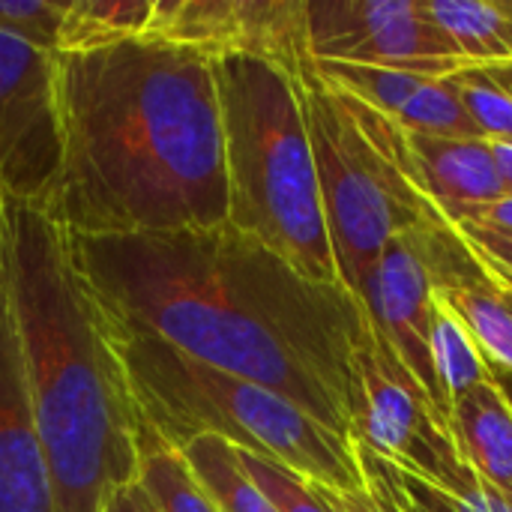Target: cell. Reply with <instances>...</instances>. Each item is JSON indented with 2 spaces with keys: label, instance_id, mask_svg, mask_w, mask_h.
<instances>
[{
  "label": "cell",
  "instance_id": "cell-1",
  "mask_svg": "<svg viewBox=\"0 0 512 512\" xmlns=\"http://www.w3.org/2000/svg\"><path fill=\"white\" fill-rule=\"evenodd\" d=\"M66 243L108 324L261 384L357 441V348L369 318L345 285L303 276L231 222L108 237L66 231Z\"/></svg>",
  "mask_w": 512,
  "mask_h": 512
},
{
  "label": "cell",
  "instance_id": "cell-2",
  "mask_svg": "<svg viewBox=\"0 0 512 512\" xmlns=\"http://www.w3.org/2000/svg\"><path fill=\"white\" fill-rule=\"evenodd\" d=\"M60 186L45 210L69 234H144L228 222L213 60L156 36L54 54Z\"/></svg>",
  "mask_w": 512,
  "mask_h": 512
},
{
  "label": "cell",
  "instance_id": "cell-3",
  "mask_svg": "<svg viewBox=\"0 0 512 512\" xmlns=\"http://www.w3.org/2000/svg\"><path fill=\"white\" fill-rule=\"evenodd\" d=\"M0 270L54 510L99 512L117 489L138 480L147 426L105 315L72 264L66 231L45 210L0 201Z\"/></svg>",
  "mask_w": 512,
  "mask_h": 512
},
{
  "label": "cell",
  "instance_id": "cell-4",
  "mask_svg": "<svg viewBox=\"0 0 512 512\" xmlns=\"http://www.w3.org/2000/svg\"><path fill=\"white\" fill-rule=\"evenodd\" d=\"M228 171V222L315 282L342 285L291 69L264 57L213 60Z\"/></svg>",
  "mask_w": 512,
  "mask_h": 512
},
{
  "label": "cell",
  "instance_id": "cell-5",
  "mask_svg": "<svg viewBox=\"0 0 512 512\" xmlns=\"http://www.w3.org/2000/svg\"><path fill=\"white\" fill-rule=\"evenodd\" d=\"M108 324V321H105ZM144 423L174 450L201 435L288 465L336 492H363L354 444L273 390L219 372L168 342L108 324Z\"/></svg>",
  "mask_w": 512,
  "mask_h": 512
},
{
  "label": "cell",
  "instance_id": "cell-6",
  "mask_svg": "<svg viewBox=\"0 0 512 512\" xmlns=\"http://www.w3.org/2000/svg\"><path fill=\"white\" fill-rule=\"evenodd\" d=\"M303 105L339 282L357 297L384 246L447 216L420 183L408 132L336 87L309 54L291 66Z\"/></svg>",
  "mask_w": 512,
  "mask_h": 512
},
{
  "label": "cell",
  "instance_id": "cell-7",
  "mask_svg": "<svg viewBox=\"0 0 512 512\" xmlns=\"http://www.w3.org/2000/svg\"><path fill=\"white\" fill-rule=\"evenodd\" d=\"M357 375L363 390L357 441L441 492H459L474 471L459 456L450 426L429 393L372 327L357 348Z\"/></svg>",
  "mask_w": 512,
  "mask_h": 512
},
{
  "label": "cell",
  "instance_id": "cell-8",
  "mask_svg": "<svg viewBox=\"0 0 512 512\" xmlns=\"http://www.w3.org/2000/svg\"><path fill=\"white\" fill-rule=\"evenodd\" d=\"M63 165L57 63L0 33V201L48 210Z\"/></svg>",
  "mask_w": 512,
  "mask_h": 512
},
{
  "label": "cell",
  "instance_id": "cell-9",
  "mask_svg": "<svg viewBox=\"0 0 512 512\" xmlns=\"http://www.w3.org/2000/svg\"><path fill=\"white\" fill-rule=\"evenodd\" d=\"M312 60L366 63L447 78L471 63L426 15L423 0H312L306 3Z\"/></svg>",
  "mask_w": 512,
  "mask_h": 512
},
{
  "label": "cell",
  "instance_id": "cell-10",
  "mask_svg": "<svg viewBox=\"0 0 512 512\" xmlns=\"http://www.w3.org/2000/svg\"><path fill=\"white\" fill-rule=\"evenodd\" d=\"M144 36L195 48L210 60L243 54L285 69L309 54L303 0H156Z\"/></svg>",
  "mask_w": 512,
  "mask_h": 512
},
{
  "label": "cell",
  "instance_id": "cell-11",
  "mask_svg": "<svg viewBox=\"0 0 512 512\" xmlns=\"http://www.w3.org/2000/svg\"><path fill=\"white\" fill-rule=\"evenodd\" d=\"M357 300L366 309L369 327L387 342V348L402 360V366L420 381L444 420H450V405L444 399L435 363H432V312L435 285L432 267L423 243V231L402 234L390 240L366 273ZM450 426V423H447Z\"/></svg>",
  "mask_w": 512,
  "mask_h": 512
},
{
  "label": "cell",
  "instance_id": "cell-12",
  "mask_svg": "<svg viewBox=\"0 0 512 512\" xmlns=\"http://www.w3.org/2000/svg\"><path fill=\"white\" fill-rule=\"evenodd\" d=\"M0 512H57L12 300L0 270Z\"/></svg>",
  "mask_w": 512,
  "mask_h": 512
},
{
  "label": "cell",
  "instance_id": "cell-13",
  "mask_svg": "<svg viewBox=\"0 0 512 512\" xmlns=\"http://www.w3.org/2000/svg\"><path fill=\"white\" fill-rule=\"evenodd\" d=\"M408 141L417 159L420 183L447 222H456L468 207L492 204L507 195L486 138H432L408 132Z\"/></svg>",
  "mask_w": 512,
  "mask_h": 512
},
{
  "label": "cell",
  "instance_id": "cell-14",
  "mask_svg": "<svg viewBox=\"0 0 512 512\" xmlns=\"http://www.w3.org/2000/svg\"><path fill=\"white\" fill-rule=\"evenodd\" d=\"M450 435L477 480L512 504V411L492 381L450 405Z\"/></svg>",
  "mask_w": 512,
  "mask_h": 512
},
{
  "label": "cell",
  "instance_id": "cell-15",
  "mask_svg": "<svg viewBox=\"0 0 512 512\" xmlns=\"http://www.w3.org/2000/svg\"><path fill=\"white\" fill-rule=\"evenodd\" d=\"M423 9L465 63H512V0H423Z\"/></svg>",
  "mask_w": 512,
  "mask_h": 512
},
{
  "label": "cell",
  "instance_id": "cell-16",
  "mask_svg": "<svg viewBox=\"0 0 512 512\" xmlns=\"http://www.w3.org/2000/svg\"><path fill=\"white\" fill-rule=\"evenodd\" d=\"M153 18V0H66L57 54L99 51L144 36Z\"/></svg>",
  "mask_w": 512,
  "mask_h": 512
},
{
  "label": "cell",
  "instance_id": "cell-17",
  "mask_svg": "<svg viewBox=\"0 0 512 512\" xmlns=\"http://www.w3.org/2000/svg\"><path fill=\"white\" fill-rule=\"evenodd\" d=\"M180 453L216 501L219 512H279L240 465L234 444L213 435H201L180 447Z\"/></svg>",
  "mask_w": 512,
  "mask_h": 512
},
{
  "label": "cell",
  "instance_id": "cell-18",
  "mask_svg": "<svg viewBox=\"0 0 512 512\" xmlns=\"http://www.w3.org/2000/svg\"><path fill=\"white\" fill-rule=\"evenodd\" d=\"M138 483L159 512H219L210 492L192 474L183 453L165 444L150 426H144L141 432Z\"/></svg>",
  "mask_w": 512,
  "mask_h": 512
},
{
  "label": "cell",
  "instance_id": "cell-19",
  "mask_svg": "<svg viewBox=\"0 0 512 512\" xmlns=\"http://www.w3.org/2000/svg\"><path fill=\"white\" fill-rule=\"evenodd\" d=\"M432 363H435L447 405H453L459 396H465L477 384L489 381V369L474 336L438 297H435V312H432Z\"/></svg>",
  "mask_w": 512,
  "mask_h": 512
},
{
  "label": "cell",
  "instance_id": "cell-20",
  "mask_svg": "<svg viewBox=\"0 0 512 512\" xmlns=\"http://www.w3.org/2000/svg\"><path fill=\"white\" fill-rule=\"evenodd\" d=\"M396 123L411 135L432 138H483L480 126L468 114L453 75L429 78L396 114Z\"/></svg>",
  "mask_w": 512,
  "mask_h": 512
},
{
  "label": "cell",
  "instance_id": "cell-21",
  "mask_svg": "<svg viewBox=\"0 0 512 512\" xmlns=\"http://www.w3.org/2000/svg\"><path fill=\"white\" fill-rule=\"evenodd\" d=\"M324 78H330L345 93L357 96L360 102L378 108L381 114L393 117L405 108V102L429 81V75L366 66V63H336V60H315Z\"/></svg>",
  "mask_w": 512,
  "mask_h": 512
},
{
  "label": "cell",
  "instance_id": "cell-22",
  "mask_svg": "<svg viewBox=\"0 0 512 512\" xmlns=\"http://www.w3.org/2000/svg\"><path fill=\"white\" fill-rule=\"evenodd\" d=\"M237 459L252 477V483L267 495V501L279 512H333L324 498L321 483L306 480L303 474L291 471L282 462H273L267 456L249 453L237 447Z\"/></svg>",
  "mask_w": 512,
  "mask_h": 512
},
{
  "label": "cell",
  "instance_id": "cell-23",
  "mask_svg": "<svg viewBox=\"0 0 512 512\" xmlns=\"http://www.w3.org/2000/svg\"><path fill=\"white\" fill-rule=\"evenodd\" d=\"M453 81L459 87V96L480 126L486 141H512V96L483 69V66H465L453 72Z\"/></svg>",
  "mask_w": 512,
  "mask_h": 512
},
{
  "label": "cell",
  "instance_id": "cell-24",
  "mask_svg": "<svg viewBox=\"0 0 512 512\" xmlns=\"http://www.w3.org/2000/svg\"><path fill=\"white\" fill-rule=\"evenodd\" d=\"M66 0H0V33L57 54Z\"/></svg>",
  "mask_w": 512,
  "mask_h": 512
},
{
  "label": "cell",
  "instance_id": "cell-25",
  "mask_svg": "<svg viewBox=\"0 0 512 512\" xmlns=\"http://www.w3.org/2000/svg\"><path fill=\"white\" fill-rule=\"evenodd\" d=\"M354 453H357L366 489L363 492H336V489L321 486L333 512H402L390 492V483L384 474V459L360 441L354 444Z\"/></svg>",
  "mask_w": 512,
  "mask_h": 512
},
{
  "label": "cell",
  "instance_id": "cell-26",
  "mask_svg": "<svg viewBox=\"0 0 512 512\" xmlns=\"http://www.w3.org/2000/svg\"><path fill=\"white\" fill-rule=\"evenodd\" d=\"M456 231L462 234L465 246L474 252V258L483 264V270L495 282L512 285V237L471 225V222H456Z\"/></svg>",
  "mask_w": 512,
  "mask_h": 512
},
{
  "label": "cell",
  "instance_id": "cell-27",
  "mask_svg": "<svg viewBox=\"0 0 512 512\" xmlns=\"http://www.w3.org/2000/svg\"><path fill=\"white\" fill-rule=\"evenodd\" d=\"M456 222H471V225H480V228L512 237V195H504L501 201H492V204L468 207L459 213ZM456 222H450V225H456Z\"/></svg>",
  "mask_w": 512,
  "mask_h": 512
},
{
  "label": "cell",
  "instance_id": "cell-28",
  "mask_svg": "<svg viewBox=\"0 0 512 512\" xmlns=\"http://www.w3.org/2000/svg\"><path fill=\"white\" fill-rule=\"evenodd\" d=\"M99 512H159V510H156V504L150 501V495L144 492V486L135 480V483H129V486L117 489V492L102 504V510Z\"/></svg>",
  "mask_w": 512,
  "mask_h": 512
},
{
  "label": "cell",
  "instance_id": "cell-29",
  "mask_svg": "<svg viewBox=\"0 0 512 512\" xmlns=\"http://www.w3.org/2000/svg\"><path fill=\"white\" fill-rule=\"evenodd\" d=\"M489 144H492V153H495L501 180L507 186V195H512V141H489Z\"/></svg>",
  "mask_w": 512,
  "mask_h": 512
},
{
  "label": "cell",
  "instance_id": "cell-30",
  "mask_svg": "<svg viewBox=\"0 0 512 512\" xmlns=\"http://www.w3.org/2000/svg\"><path fill=\"white\" fill-rule=\"evenodd\" d=\"M486 369H489V381L501 390V396L507 399V405H510L512 411V372L504 369V366H498V363H486Z\"/></svg>",
  "mask_w": 512,
  "mask_h": 512
},
{
  "label": "cell",
  "instance_id": "cell-31",
  "mask_svg": "<svg viewBox=\"0 0 512 512\" xmlns=\"http://www.w3.org/2000/svg\"><path fill=\"white\" fill-rule=\"evenodd\" d=\"M483 69L512 96V63H495V66H483Z\"/></svg>",
  "mask_w": 512,
  "mask_h": 512
},
{
  "label": "cell",
  "instance_id": "cell-32",
  "mask_svg": "<svg viewBox=\"0 0 512 512\" xmlns=\"http://www.w3.org/2000/svg\"><path fill=\"white\" fill-rule=\"evenodd\" d=\"M498 288H501V294H504L507 306H510V309H512V285H501V282H498Z\"/></svg>",
  "mask_w": 512,
  "mask_h": 512
}]
</instances>
